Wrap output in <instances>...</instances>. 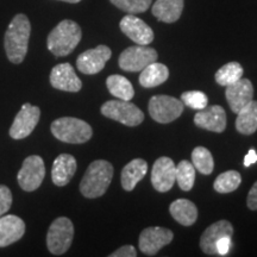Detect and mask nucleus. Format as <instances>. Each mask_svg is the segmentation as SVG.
Instances as JSON below:
<instances>
[{
    "label": "nucleus",
    "instance_id": "a878e982",
    "mask_svg": "<svg viewBox=\"0 0 257 257\" xmlns=\"http://www.w3.org/2000/svg\"><path fill=\"white\" fill-rule=\"evenodd\" d=\"M106 86L107 89L113 96L121 100L130 101L135 95V89L131 85V82L121 75H110L106 80Z\"/></svg>",
    "mask_w": 257,
    "mask_h": 257
},
{
    "label": "nucleus",
    "instance_id": "e433bc0d",
    "mask_svg": "<svg viewBox=\"0 0 257 257\" xmlns=\"http://www.w3.org/2000/svg\"><path fill=\"white\" fill-rule=\"evenodd\" d=\"M257 162V153L255 149H250L249 153L244 157V167H250Z\"/></svg>",
    "mask_w": 257,
    "mask_h": 257
},
{
    "label": "nucleus",
    "instance_id": "aec40b11",
    "mask_svg": "<svg viewBox=\"0 0 257 257\" xmlns=\"http://www.w3.org/2000/svg\"><path fill=\"white\" fill-rule=\"evenodd\" d=\"M76 160L69 154H61L55 159L51 168V180L54 185L63 187L68 185L76 172Z\"/></svg>",
    "mask_w": 257,
    "mask_h": 257
},
{
    "label": "nucleus",
    "instance_id": "a211bd4d",
    "mask_svg": "<svg viewBox=\"0 0 257 257\" xmlns=\"http://www.w3.org/2000/svg\"><path fill=\"white\" fill-rule=\"evenodd\" d=\"M233 227L230 221L219 220L208 226L200 237V248L206 255L217 256L216 244L221 237H232Z\"/></svg>",
    "mask_w": 257,
    "mask_h": 257
},
{
    "label": "nucleus",
    "instance_id": "7ed1b4c3",
    "mask_svg": "<svg viewBox=\"0 0 257 257\" xmlns=\"http://www.w3.org/2000/svg\"><path fill=\"white\" fill-rule=\"evenodd\" d=\"M81 28L75 22L62 21L48 35L47 47L57 57L69 55L81 41Z\"/></svg>",
    "mask_w": 257,
    "mask_h": 257
},
{
    "label": "nucleus",
    "instance_id": "4be33fe9",
    "mask_svg": "<svg viewBox=\"0 0 257 257\" xmlns=\"http://www.w3.org/2000/svg\"><path fill=\"white\" fill-rule=\"evenodd\" d=\"M148 163L143 159H135L128 162L121 170V186L125 191L130 192L136 187L138 182L146 176Z\"/></svg>",
    "mask_w": 257,
    "mask_h": 257
},
{
    "label": "nucleus",
    "instance_id": "ddd939ff",
    "mask_svg": "<svg viewBox=\"0 0 257 257\" xmlns=\"http://www.w3.org/2000/svg\"><path fill=\"white\" fill-rule=\"evenodd\" d=\"M120 30L123 34L140 46H148L154 40V32L152 28L142 19L136 17L135 15H126L120 21Z\"/></svg>",
    "mask_w": 257,
    "mask_h": 257
},
{
    "label": "nucleus",
    "instance_id": "2eb2a0df",
    "mask_svg": "<svg viewBox=\"0 0 257 257\" xmlns=\"http://www.w3.org/2000/svg\"><path fill=\"white\" fill-rule=\"evenodd\" d=\"M50 83L54 88L64 92H79L82 87L81 80L69 63L57 64L51 69Z\"/></svg>",
    "mask_w": 257,
    "mask_h": 257
},
{
    "label": "nucleus",
    "instance_id": "6ab92c4d",
    "mask_svg": "<svg viewBox=\"0 0 257 257\" xmlns=\"http://www.w3.org/2000/svg\"><path fill=\"white\" fill-rule=\"evenodd\" d=\"M25 233V223L17 216L0 217V248L14 244L22 238Z\"/></svg>",
    "mask_w": 257,
    "mask_h": 257
},
{
    "label": "nucleus",
    "instance_id": "393cba45",
    "mask_svg": "<svg viewBox=\"0 0 257 257\" xmlns=\"http://www.w3.org/2000/svg\"><path fill=\"white\" fill-rule=\"evenodd\" d=\"M236 128L242 135H252L257 130V101L251 100L237 113Z\"/></svg>",
    "mask_w": 257,
    "mask_h": 257
},
{
    "label": "nucleus",
    "instance_id": "4c0bfd02",
    "mask_svg": "<svg viewBox=\"0 0 257 257\" xmlns=\"http://www.w3.org/2000/svg\"><path fill=\"white\" fill-rule=\"evenodd\" d=\"M60 2H66V3H70V4H76V3L81 2V0H60Z\"/></svg>",
    "mask_w": 257,
    "mask_h": 257
},
{
    "label": "nucleus",
    "instance_id": "4468645a",
    "mask_svg": "<svg viewBox=\"0 0 257 257\" xmlns=\"http://www.w3.org/2000/svg\"><path fill=\"white\" fill-rule=\"evenodd\" d=\"M175 168L172 159L160 157L155 161L152 170V184L157 192L165 193L172 189L175 182Z\"/></svg>",
    "mask_w": 257,
    "mask_h": 257
},
{
    "label": "nucleus",
    "instance_id": "c9c22d12",
    "mask_svg": "<svg viewBox=\"0 0 257 257\" xmlns=\"http://www.w3.org/2000/svg\"><path fill=\"white\" fill-rule=\"evenodd\" d=\"M246 205H248L250 210H257V181L253 184L251 189H250L248 198H246Z\"/></svg>",
    "mask_w": 257,
    "mask_h": 257
},
{
    "label": "nucleus",
    "instance_id": "f8f14e48",
    "mask_svg": "<svg viewBox=\"0 0 257 257\" xmlns=\"http://www.w3.org/2000/svg\"><path fill=\"white\" fill-rule=\"evenodd\" d=\"M112 51L106 46H98L80 54L76 60V67L83 74H96L104 69L106 62L111 59Z\"/></svg>",
    "mask_w": 257,
    "mask_h": 257
},
{
    "label": "nucleus",
    "instance_id": "c756f323",
    "mask_svg": "<svg viewBox=\"0 0 257 257\" xmlns=\"http://www.w3.org/2000/svg\"><path fill=\"white\" fill-rule=\"evenodd\" d=\"M193 166L195 169H198L201 174L210 175L213 172L214 161L212 157L210 150L204 147H197L192 153Z\"/></svg>",
    "mask_w": 257,
    "mask_h": 257
},
{
    "label": "nucleus",
    "instance_id": "7c9ffc66",
    "mask_svg": "<svg viewBox=\"0 0 257 257\" xmlns=\"http://www.w3.org/2000/svg\"><path fill=\"white\" fill-rule=\"evenodd\" d=\"M110 2L121 11L136 15L146 12L152 5L153 0H110Z\"/></svg>",
    "mask_w": 257,
    "mask_h": 257
},
{
    "label": "nucleus",
    "instance_id": "f704fd0d",
    "mask_svg": "<svg viewBox=\"0 0 257 257\" xmlns=\"http://www.w3.org/2000/svg\"><path fill=\"white\" fill-rule=\"evenodd\" d=\"M137 252L136 249L134 248L133 245H124L115 250L114 252H112L110 257H136Z\"/></svg>",
    "mask_w": 257,
    "mask_h": 257
},
{
    "label": "nucleus",
    "instance_id": "5701e85b",
    "mask_svg": "<svg viewBox=\"0 0 257 257\" xmlns=\"http://www.w3.org/2000/svg\"><path fill=\"white\" fill-rule=\"evenodd\" d=\"M170 214L179 224L184 226L193 225L198 219V208L187 199H178L173 201L169 207Z\"/></svg>",
    "mask_w": 257,
    "mask_h": 257
},
{
    "label": "nucleus",
    "instance_id": "0eeeda50",
    "mask_svg": "<svg viewBox=\"0 0 257 257\" xmlns=\"http://www.w3.org/2000/svg\"><path fill=\"white\" fill-rule=\"evenodd\" d=\"M150 117L157 123L167 124L178 119L184 112V102L169 95H155L149 101Z\"/></svg>",
    "mask_w": 257,
    "mask_h": 257
},
{
    "label": "nucleus",
    "instance_id": "c85d7f7f",
    "mask_svg": "<svg viewBox=\"0 0 257 257\" xmlns=\"http://www.w3.org/2000/svg\"><path fill=\"white\" fill-rule=\"evenodd\" d=\"M243 76V67L238 62H229L225 66L218 69V72L214 75L217 83L220 86H229L232 85Z\"/></svg>",
    "mask_w": 257,
    "mask_h": 257
},
{
    "label": "nucleus",
    "instance_id": "412c9836",
    "mask_svg": "<svg viewBox=\"0 0 257 257\" xmlns=\"http://www.w3.org/2000/svg\"><path fill=\"white\" fill-rule=\"evenodd\" d=\"M152 11L160 22L174 23L184 11V0H156Z\"/></svg>",
    "mask_w": 257,
    "mask_h": 257
},
{
    "label": "nucleus",
    "instance_id": "f3484780",
    "mask_svg": "<svg viewBox=\"0 0 257 257\" xmlns=\"http://www.w3.org/2000/svg\"><path fill=\"white\" fill-rule=\"evenodd\" d=\"M194 124L205 130L223 133L226 128V113L221 106H206L194 115Z\"/></svg>",
    "mask_w": 257,
    "mask_h": 257
},
{
    "label": "nucleus",
    "instance_id": "39448f33",
    "mask_svg": "<svg viewBox=\"0 0 257 257\" xmlns=\"http://www.w3.org/2000/svg\"><path fill=\"white\" fill-rule=\"evenodd\" d=\"M74 237L72 220L60 217L53 221L47 233V245L53 255H63L70 248Z\"/></svg>",
    "mask_w": 257,
    "mask_h": 257
},
{
    "label": "nucleus",
    "instance_id": "9d476101",
    "mask_svg": "<svg viewBox=\"0 0 257 257\" xmlns=\"http://www.w3.org/2000/svg\"><path fill=\"white\" fill-rule=\"evenodd\" d=\"M40 117L41 110L37 106L29 104V102L24 104L10 127V136L14 140H23L30 136L35 127L37 126Z\"/></svg>",
    "mask_w": 257,
    "mask_h": 257
},
{
    "label": "nucleus",
    "instance_id": "cd10ccee",
    "mask_svg": "<svg viewBox=\"0 0 257 257\" xmlns=\"http://www.w3.org/2000/svg\"><path fill=\"white\" fill-rule=\"evenodd\" d=\"M175 181L182 191H191L195 181V168L189 161H181L175 168Z\"/></svg>",
    "mask_w": 257,
    "mask_h": 257
},
{
    "label": "nucleus",
    "instance_id": "dca6fc26",
    "mask_svg": "<svg viewBox=\"0 0 257 257\" xmlns=\"http://www.w3.org/2000/svg\"><path fill=\"white\" fill-rule=\"evenodd\" d=\"M225 96L229 102L231 111L233 113H238L246 104L252 100L253 87L252 83L248 79L240 78L232 85L226 86Z\"/></svg>",
    "mask_w": 257,
    "mask_h": 257
},
{
    "label": "nucleus",
    "instance_id": "473e14b6",
    "mask_svg": "<svg viewBox=\"0 0 257 257\" xmlns=\"http://www.w3.org/2000/svg\"><path fill=\"white\" fill-rule=\"evenodd\" d=\"M12 205V193L4 185H0V217L9 212Z\"/></svg>",
    "mask_w": 257,
    "mask_h": 257
},
{
    "label": "nucleus",
    "instance_id": "f03ea898",
    "mask_svg": "<svg viewBox=\"0 0 257 257\" xmlns=\"http://www.w3.org/2000/svg\"><path fill=\"white\" fill-rule=\"evenodd\" d=\"M113 178V166L108 161L96 160L88 166L80 182V192L88 199L105 194Z\"/></svg>",
    "mask_w": 257,
    "mask_h": 257
},
{
    "label": "nucleus",
    "instance_id": "b1692460",
    "mask_svg": "<svg viewBox=\"0 0 257 257\" xmlns=\"http://www.w3.org/2000/svg\"><path fill=\"white\" fill-rule=\"evenodd\" d=\"M169 78V69L167 66L159 62H153L141 70L140 83L146 88H153L162 85Z\"/></svg>",
    "mask_w": 257,
    "mask_h": 257
},
{
    "label": "nucleus",
    "instance_id": "6e6552de",
    "mask_svg": "<svg viewBox=\"0 0 257 257\" xmlns=\"http://www.w3.org/2000/svg\"><path fill=\"white\" fill-rule=\"evenodd\" d=\"M46 176V166L42 157L37 155L29 156L24 160L18 172V184L25 192H34L40 187Z\"/></svg>",
    "mask_w": 257,
    "mask_h": 257
},
{
    "label": "nucleus",
    "instance_id": "bb28decb",
    "mask_svg": "<svg viewBox=\"0 0 257 257\" xmlns=\"http://www.w3.org/2000/svg\"><path fill=\"white\" fill-rule=\"evenodd\" d=\"M242 182V176L236 170H227V172L221 173L220 175L217 176L214 180L213 187L218 193L221 194H226V193H231L236 191L240 186Z\"/></svg>",
    "mask_w": 257,
    "mask_h": 257
},
{
    "label": "nucleus",
    "instance_id": "423d86ee",
    "mask_svg": "<svg viewBox=\"0 0 257 257\" xmlns=\"http://www.w3.org/2000/svg\"><path fill=\"white\" fill-rule=\"evenodd\" d=\"M101 113L126 126H137L144 120V113L127 100H110L101 106Z\"/></svg>",
    "mask_w": 257,
    "mask_h": 257
},
{
    "label": "nucleus",
    "instance_id": "2f4dec72",
    "mask_svg": "<svg viewBox=\"0 0 257 257\" xmlns=\"http://www.w3.org/2000/svg\"><path fill=\"white\" fill-rule=\"evenodd\" d=\"M181 101L193 110H202L207 106L208 99L207 95L200 91H188L182 93Z\"/></svg>",
    "mask_w": 257,
    "mask_h": 257
},
{
    "label": "nucleus",
    "instance_id": "20e7f679",
    "mask_svg": "<svg viewBox=\"0 0 257 257\" xmlns=\"http://www.w3.org/2000/svg\"><path fill=\"white\" fill-rule=\"evenodd\" d=\"M51 134L61 142L82 144L91 140L93 131L91 125L79 118L63 117L54 120L50 126Z\"/></svg>",
    "mask_w": 257,
    "mask_h": 257
},
{
    "label": "nucleus",
    "instance_id": "9b49d317",
    "mask_svg": "<svg viewBox=\"0 0 257 257\" xmlns=\"http://www.w3.org/2000/svg\"><path fill=\"white\" fill-rule=\"evenodd\" d=\"M174 233L169 229L161 226H152L144 229L140 234V245L141 251L147 256H154L160 251L163 246L168 245L173 240Z\"/></svg>",
    "mask_w": 257,
    "mask_h": 257
},
{
    "label": "nucleus",
    "instance_id": "f257e3e1",
    "mask_svg": "<svg viewBox=\"0 0 257 257\" xmlns=\"http://www.w3.org/2000/svg\"><path fill=\"white\" fill-rule=\"evenodd\" d=\"M31 34V24L23 14L16 15L10 23L5 34V51L10 62L19 64L27 56L29 38Z\"/></svg>",
    "mask_w": 257,
    "mask_h": 257
},
{
    "label": "nucleus",
    "instance_id": "72a5a7b5",
    "mask_svg": "<svg viewBox=\"0 0 257 257\" xmlns=\"http://www.w3.org/2000/svg\"><path fill=\"white\" fill-rule=\"evenodd\" d=\"M231 246H232V240H231L230 236L221 237L216 244V251L217 256H225L230 251Z\"/></svg>",
    "mask_w": 257,
    "mask_h": 257
},
{
    "label": "nucleus",
    "instance_id": "1a4fd4ad",
    "mask_svg": "<svg viewBox=\"0 0 257 257\" xmlns=\"http://www.w3.org/2000/svg\"><path fill=\"white\" fill-rule=\"evenodd\" d=\"M157 60V53L155 49L148 46L128 47L120 54L119 67L126 72H141L148 64L155 62Z\"/></svg>",
    "mask_w": 257,
    "mask_h": 257
}]
</instances>
